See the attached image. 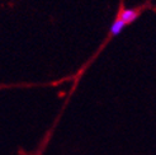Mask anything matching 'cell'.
<instances>
[{
  "label": "cell",
  "mask_w": 156,
  "mask_h": 155,
  "mask_svg": "<svg viewBox=\"0 0 156 155\" xmlns=\"http://www.w3.org/2000/svg\"><path fill=\"white\" fill-rule=\"evenodd\" d=\"M138 17V13L135 10V9H124L122 13H121V17L119 19L123 20L126 24H128V23H132L133 20H136Z\"/></svg>",
  "instance_id": "cell-1"
},
{
  "label": "cell",
  "mask_w": 156,
  "mask_h": 155,
  "mask_svg": "<svg viewBox=\"0 0 156 155\" xmlns=\"http://www.w3.org/2000/svg\"><path fill=\"white\" fill-rule=\"evenodd\" d=\"M126 27V23H124L123 20H121L119 18L118 19H115L114 22H113V24H112V27H111V33L113 34V36H117V34H119L122 31H123V28Z\"/></svg>",
  "instance_id": "cell-2"
}]
</instances>
